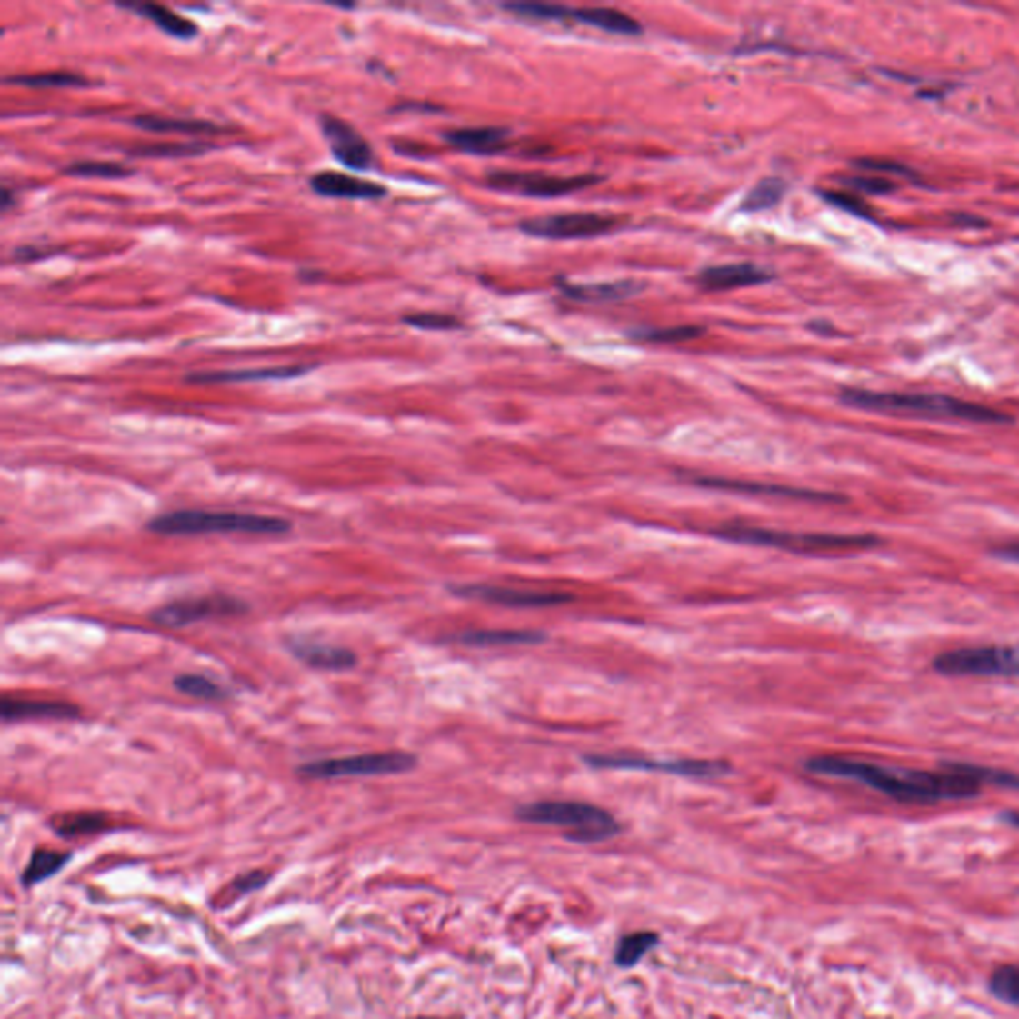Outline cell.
<instances>
[{"label": "cell", "instance_id": "obj_1", "mask_svg": "<svg viewBox=\"0 0 1019 1019\" xmlns=\"http://www.w3.org/2000/svg\"><path fill=\"white\" fill-rule=\"evenodd\" d=\"M804 771L833 779H848L870 786L872 791L884 794L898 803H938L964 801L982 793V784L974 776L962 773L952 761L942 763L940 771H910L890 769L868 761L846 759V756H811L803 763Z\"/></svg>", "mask_w": 1019, "mask_h": 1019}, {"label": "cell", "instance_id": "obj_2", "mask_svg": "<svg viewBox=\"0 0 1019 1019\" xmlns=\"http://www.w3.org/2000/svg\"><path fill=\"white\" fill-rule=\"evenodd\" d=\"M840 403L858 408V411L916 416L930 420H964L975 425H1010L1014 418L995 408L978 403H968L962 398L932 393H880L866 388H843Z\"/></svg>", "mask_w": 1019, "mask_h": 1019}, {"label": "cell", "instance_id": "obj_3", "mask_svg": "<svg viewBox=\"0 0 1019 1019\" xmlns=\"http://www.w3.org/2000/svg\"><path fill=\"white\" fill-rule=\"evenodd\" d=\"M711 538L756 545V548H774L796 555H844L876 548L882 540L874 534H831V532H786L774 528L753 526L743 522H724L709 528Z\"/></svg>", "mask_w": 1019, "mask_h": 1019}, {"label": "cell", "instance_id": "obj_4", "mask_svg": "<svg viewBox=\"0 0 1019 1019\" xmlns=\"http://www.w3.org/2000/svg\"><path fill=\"white\" fill-rule=\"evenodd\" d=\"M514 816L528 824L562 828L575 844H597L622 833V824L605 808L584 801H535L520 804Z\"/></svg>", "mask_w": 1019, "mask_h": 1019}, {"label": "cell", "instance_id": "obj_5", "mask_svg": "<svg viewBox=\"0 0 1019 1019\" xmlns=\"http://www.w3.org/2000/svg\"><path fill=\"white\" fill-rule=\"evenodd\" d=\"M148 528L160 535H202L215 532H244L257 535H283L291 530V522L277 516L245 512L215 510H175L155 516Z\"/></svg>", "mask_w": 1019, "mask_h": 1019}, {"label": "cell", "instance_id": "obj_6", "mask_svg": "<svg viewBox=\"0 0 1019 1019\" xmlns=\"http://www.w3.org/2000/svg\"><path fill=\"white\" fill-rule=\"evenodd\" d=\"M584 764L590 769H607V771H645L661 773L671 776H683V779H721L731 774L733 766L727 761H707V759H679V761H657L651 756L634 754V753H587L582 756Z\"/></svg>", "mask_w": 1019, "mask_h": 1019}, {"label": "cell", "instance_id": "obj_7", "mask_svg": "<svg viewBox=\"0 0 1019 1019\" xmlns=\"http://www.w3.org/2000/svg\"><path fill=\"white\" fill-rule=\"evenodd\" d=\"M932 669L945 677H1019V647L950 649L932 659Z\"/></svg>", "mask_w": 1019, "mask_h": 1019}, {"label": "cell", "instance_id": "obj_8", "mask_svg": "<svg viewBox=\"0 0 1019 1019\" xmlns=\"http://www.w3.org/2000/svg\"><path fill=\"white\" fill-rule=\"evenodd\" d=\"M418 764L416 754L406 751H385V753H365L353 756H341V759L313 761L297 766V774L303 779L325 781V779H349V776H386L403 774L413 771Z\"/></svg>", "mask_w": 1019, "mask_h": 1019}, {"label": "cell", "instance_id": "obj_9", "mask_svg": "<svg viewBox=\"0 0 1019 1019\" xmlns=\"http://www.w3.org/2000/svg\"><path fill=\"white\" fill-rule=\"evenodd\" d=\"M450 594L460 600L482 602L502 607H520V609H542V607H560L575 602V595L560 590H522V587H504V585H486V584H460L450 585Z\"/></svg>", "mask_w": 1019, "mask_h": 1019}, {"label": "cell", "instance_id": "obj_10", "mask_svg": "<svg viewBox=\"0 0 1019 1019\" xmlns=\"http://www.w3.org/2000/svg\"><path fill=\"white\" fill-rule=\"evenodd\" d=\"M602 177L597 175H544V174H522V172H494L488 175L486 184L500 192H514L528 197H562L584 187H590Z\"/></svg>", "mask_w": 1019, "mask_h": 1019}, {"label": "cell", "instance_id": "obj_11", "mask_svg": "<svg viewBox=\"0 0 1019 1019\" xmlns=\"http://www.w3.org/2000/svg\"><path fill=\"white\" fill-rule=\"evenodd\" d=\"M687 482L691 486H697V488L731 492V494H747V496L791 498V500L813 502V504H844L846 502L844 496H840V494H834V492L808 490V488L786 486V485H771V482H754V480L723 478V476H689Z\"/></svg>", "mask_w": 1019, "mask_h": 1019}, {"label": "cell", "instance_id": "obj_12", "mask_svg": "<svg viewBox=\"0 0 1019 1019\" xmlns=\"http://www.w3.org/2000/svg\"><path fill=\"white\" fill-rule=\"evenodd\" d=\"M615 227V219L602 214L575 212L526 219L520 224L524 234L542 239H585L604 235Z\"/></svg>", "mask_w": 1019, "mask_h": 1019}, {"label": "cell", "instance_id": "obj_13", "mask_svg": "<svg viewBox=\"0 0 1019 1019\" xmlns=\"http://www.w3.org/2000/svg\"><path fill=\"white\" fill-rule=\"evenodd\" d=\"M247 609V605L235 600L231 595H207V597H194V600H180L172 602L154 609L152 622L162 627L180 629L185 625H192L197 622H204L209 617H222V615H241Z\"/></svg>", "mask_w": 1019, "mask_h": 1019}, {"label": "cell", "instance_id": "obj_14", "mask_svg": "<svg viewBox=\"0 0 1019 1019\" xmlns=\"http://www.w3.org/2000/svg\"><path fill=\"white\" fill-rule=\"evenodd\" d=\"M319 124L323 135L331 144L335 160L356 172H366L375 165V152L371 144L356 132L353 125L335 118L331 114H321Z\"/></svg>", "mask_w": 1019, "mask_h": 1019}, {"label": "cell", "instance_id": "obj_15", "mask_svg": "<svg viewBox=\"0 0 1019 1019\" xmlns=\"http://www.w3.org/2000/svg\"><path fill=\"white\" fill-rule=\"evenodd\" d=\"M773 275L764 269L753 264H727L717 267L703 269L695 277V283L703 291H731L739 287L759 285V283L771 281Z\"/></svg>", "mask_w": 1019, "mask_h": 1019}, {"label": "cell", "instance_id": "obj_16", "mask_svg": "<svg viewBox=\"0 0 1019 1019\" xmlns=\"http://www.w3.org/2000/svg\"><path fill=\"white\" fill-rule=\"evenodd\" d=\"M313 192L337 199H378L386 195V187L361 177L339 172H321L309 180Z\"/></svg>", "mask_w": 1019, "mask_h": 1019}, {"label": "cell", "instance_id": "obj_17", "mask_svg": "<svg viewBox=\"0 0 1019 1019\" xmlns=\"http://www.w3.org/2000/svg\"><path fill=\"white\" fill-rule=\"evenodd\" d=\"M289 651L301 664L321 671H349L356 665V655L351 649L309 642V639H289Z\"/></svg>", "mask_w": 1019, "mask_h": 1019}, {"label": "cell", "instance_id": "obj_18", "mask_svg": "<svg viewBox=\"0 0 1019 1019\" xmlns=\"http://www.w3.org/2000/svg\"><path fill=\"white\" fill-rule=\"evenodd\" d=\"M0 715L6 723L25 719H76L80 709L66 701L18 699L5 695L3 703H0Z\"/></svg>", "mask_w": 1019, "mask_h": 1019}, {"label": "cell", "instance_id": "obj_19", "mask_svg": "<svg viewBox=\"0 0 1019 1019\" xmlns=\"http://www.w3.org/2000/svg\"><path fill=\"white\" fill-rule=\"evenodd\" d=\"M548 635L538 629H472L453 637V642L466 647H524L540 645Z\"/></svg>", "mask_w": 1019, "mask_h": 1019}, {"label": "cell", "instance_id": "obj_20", "mask_svg": "<svg viewBox=\"0 0 1019 1019\" xmlns=\"http://www.w3.org/2000/svg\"><path fill=\"white\" fill-rule=\"evenodd\" d=\"M315 366H269V369L247 371H224V373H192L185 376L194 385H227V383H254V381H283L307 375Z\"/></svg>", "mask_w": 1019, "mask_h": 1019}, {"label": "cell", "instance_id": "obj_21", "mask_svg": "<svg viewBox=\"0 0 1019 1019\" xmlns=\"http://www.w3.org/2000/svg\"><path fill=\"white\" fill-rule=\"evenodd\" d=\"M445 140L460 152L478 155L498 154L510 145L508 130L504 128H458L446 132Z\"/></svg>", "mask_w": 1019, "mask_h": 1019}, {"label": "cell", "instance_id": "obj_22", "mask_svg": "<svg viewBox=\"0 0 1019 1019\" xmlns=\"http://www.w3.org/2000/svg\"><path fill=\"white\" fill-rule=\"evenodd\" d=\"M572 20L587 26L605 30L612 35L639 36L642 25L635 18L615 8H572Z\"/></svg>", "mask_w": 1019, "mask_h": 1019}, {"label": "cell", "instance_id": "obj_23", "mask_svg": "<svg viewBox=\"0 0 1019 1019\" xmlns=\"http://www.w3.org/2000/svg\"><path fill=\"white\" fill-rule=\"evenodd\" d=\"M130 124L138 125L140 130L145 132H160V134H187V135H199V134H222L224 128L217 124L205 122V120H184V118H165V115L155 114H142L130 120Z\"/></svg>", "mask_w": 1019, "mask_h": 1019}, {"label": "cell", "instance_id": "obj_24", "mask_svg": "<svg viewBox=\"0 0 1019 1019\" xmlns=\"http://www.w3.org/2000/svg\"><path fill=\"white\" fill-rule=\"evenodd\" d=\"M124 8H130L135 10V13L142 15L144 18L152 20V23L162 30V33L170 35L174 38H180V40H189L197 35V26L192 23V20H187L184 16H180L174 10H170L167 6L162 5H154V3H144V5H122Z\"/></svg>", "mask_w": 1019, "mask_h": 1019}, {"label": "cell", "instance_id": "obj_25", "mask_svg": "<svg viewBox=\"0 0 1019 1019\" xmlns=\"http://www.w3.org/2000/svg\"><path fill=\"white\" fill-rule=\"evenodd\" d=\"M564 295L575 301L585 303H604V301H622L642 291V285L634 281H615V283H594V285H562Z\"/></svg>", "mask_w": 1019, "mask_h": 1019}, {"label": "cell", "instance_id": "obj_26", "mask_svg": "<svg viewBox=\"0 0 1019 1019\" xmlns=\"http://www.w3.org/2000/svg\"><path fill=\"white\" fill-rule=\"evenodd\" d=\"M50 826L62 838H76L106 831L110 818L104 813H65L52 816Z\"/></svg>", "mask_w": 1019, "mask_h": 1019}, {"label": "cell", "instance_id": "obj_27", "mask_svg": "<svg viewBox=\"0 0 1019 1019\" xmlns=\"http://www.w3.org/2000/svg\"><path fill=\"white\" fill-rule=\"evenodd\" d=\"M72 854L62 853V850H48V848H36L33 856H30L26 868L23 870V882L25 888H33L40 882L52 878L70 863Z\"/></svg>", "mask_w": 1019, "mask_h": 1019}, {"label": "cell", "instance_id": "obj_28", "mask_svg": "<svg viewBox=\"0 0 1019 1019\" xmlns=\"http://www.w3.org/2000/svg\"><path fill=\"white\" fill-rule=\"evenodd\" d=\"M661 944L659 936L655 932H635V934H627L622 940L617 942V948L614 954V960L617 968H634L639 962H642L645 955L657 948Z\"/></svg>", "mask_w": 1019, "mask_h": 1019}, {"label": "cell", "instance_id": "obj_29", "mask_svg": "<svg viewBox=\"0 0 1019 1019\" xmlns=\"http://www.w3.org/2000/svg\"><path fill=\"white\" fill-rule=\"evenodd\" d=\"M786 192V184L781 177H764L756 184L747 197L741 202L743 212H764L781 202Z\"/></svg>", "mask_w": 1019, "mask_h": 1019}, {"label": "cell", "instance_id": "obj_30", "mask_svg": "<svg viewBox=\"0 0 1019 1019\" xmlns=\"http://www.w3.org/2000/svg\"><path fill=\"white\" fill-rule=\"evenodd\" d=\"M174 687L199 701H224L227 697V689L219 685L217 681L209 679L205 675L197 674H184L174 679Z\"/></svg>", "mask_w": 1019, "mask_h": 1019}, {"label": "cell", "instance_id": "obj_31", "mask_svg": "<svg viewBox=\"0 0 1019 1019\" xmlns=\"http://www.w3.org/2000/svg\"><path fill=\"white\" fill-rule=\"evenodd\" d=\"M8 84H18V86L28 88H78L88 86V82L84 76L72 75V72H38V75H18L8 76Z\"/></svg>", "mask_w": 1019, "mask_h": 1019}, {"label": "cell", "instance_id": "obj_32", "mask_svg": "<svg viewBox=\"0 0 1019 1019\" xmlns=\"http://www.w3.org/2000/svg\"><path fill=\"white\" fill-rule=\"evenodd\" d=\"M954 764L958 766L962 773L974 776V779L978 781L980 784L987 783V784L1000 786V789L1019 791V773L1004 771V769H992V766H982V764H974V763H954Z\"/></svg>", "mask_w": 1019, "mask_h": 1019}, {"label": "cell", "instance_id": "obj_33", "mask_svg": "<svg viewBox=\"0 0 1019 1019\" xmlns=\"http://www.w3.org/2000/svg\"><path fill=\"white\" fill-rule=\"evenodd\" d=\"M62 172L72 177H98V180H122L132 174L130 167L114 162H75Z\"/></svg>", "mask_w": 1019, "mask_h": 1019}, {"label": "cell", "instance_id": "obj_34", "mask_svg": "<svg viewBox=\"0 0 1019 1019\" xmlns=\"http://www.w3.org/2000/svg\"><path fill=\"white\" fill-rule=\"evenodd\" d=\"M990 992L1010 1005H1019V965H1000L990 978Z\"/></svg>", "mask_w": 1019, "mask_h": 1019}, {"label": "cell", "instance_id": "obj_35", "mask_svg": "<svg viewBox=\"0 0 1019 1019\" xmlns=\"http://www.w3.org/2000/svg\"><path fill=\"white\" fill-rule=\"evenodd\" d=\"M506 10H512L514 15L522 18H534V20H572V8L564 5H548V3H512L504 5Z\"/></svg>", "mask_w": 1019, "mask_h": 1019}, {"label": "cell", "instance_id": "obj_36", "mask_svg": "<svg viewBox=\"0 0 1019 1019\" xmlns=\"http://www.w3.org/2000/svg\"><path fill=\"white\" fill-rule=\"evenodd\" d=\"M209 150V145L202 142L192 144H150V145H138V148L130 150L134 155H145V157H192L202 155Z\"/></svg>", "mask_w": 1019, "mask_h": 1019}, {"label": "cell", "instance_id": "obj_37", "mask_svg": "<svg viewBox=\"0 0 1019 1019\" xmlns=\"http://www.w3.org/2000/svg\"><path fill=\"white\" fill-rule=\"evenodd\" d=\"M403 323L423 331H453L460 329V321L445 313H411L405 315Z\"/></svg>", "mask_w": 1019, "mask_h": 1019}, {"label": "cell", "instance_id": "obj_38", "mask_svg": "<svg viewBox=\"0 0 1019 1019\" xmlns=\"http://www.w3.org/2000/svg\"><path fill=\"white\" fill-rule=\"evenodd\" d=\"M701 333H703V329L695 327V325H681V327L644 331L642 335H639V337L645 339V341H651V343H683V341L697 339Z\"/></svg>", "mask_w": 1019, "mask_h": 1019}, {"label": "cell", "instance_id": "obj_39", "mask_svg": "<svg viewBox=\"0 0 1019 1019\" xmlns=\"http://www.w3.org/2000/svg\"><path fill=\"white\" fill-rule=\"evenodd\" d=\"M267 882H269L267 872H264V870L247 872V874H239L234 882H231V884L225 890V894H227V892H231V894H234V900H237L239 896L249 894V892H255L259 888H264ZM234 900H231V902H234Z\"/></svg>", "mask_w": 1019, "mask_h": 1019}, {"label": "cell", "instance_id": "obj_40", "mask_svg": "<svg viewBox=\"0 0 1019 1019\" xmlns=\"http://www.w3.org/2000/svg\"><path fill=\"white\" fill-rule=\"evenodd\" d=\"M846 184L850 187H854L856 192H864V194H886L894 189V184L886 180L884 175H854V177H848Z\"/></svg>", "mask_w": 1019, "mask_h": 1019}, {"label": "cell", "instance_id": "obj_41", "mask_svg": "<svg viewBox=\"0 0 1019 1019\" xmlns=\"http://www.w3.org/2000/svg\"><path fill=\"white\" fill-rule=\"evenodd\" d=\"M824 197H826V199H828V202H831V204H834V205H838V207L846 209V212H850V214H854V215H863V217H868V209H866V205H864L863 202H860V199H858V197H854L853 194L834 192V194H824Z\"/></svg>", "mask_w": 1019, "mask_h": 1019}, {"label": "cell", "instance_id": "obj_42", "mask_svg": "<svg viewBox=\"0 0 1019 1019\" xmlns=\"http://www.w3.org/2000/svg\"><path fill=\"white\" fill-rule=\"evenodd\" d=\"M990 554L997 560L1019 564V542H1005V544L992 545Z\"/></svg>", "mask_w": 1019, "mask_h": 1019}, {"label": "cell", "instance_id": "obj_43", "mask_svg": "<svg viewBox=\"0 0 1019 1019\" xmlns=\"http://www.w3.org/2000/svg\"><path fill=\"white\" fill-rule=\"evenodd\" d=\"M45 255H46V251H38L35 247H20V249L15 251V257L18 261H33V259H38V257H45Z\"/></svg>", "mask_w": 1019, "mask_h": 1019}, {"label": "cell", "instance_id": "obj_44", "mask_svg": "<svg viewBox=\"0 0 1019 1019\" xmlns=\"http://www.w3.org/2000/svg\"><path fill=\"white\" fill-rule=\"evenodd\" d=\"M1000 818H1002V823L1010 824L1019 831V811H1005V813L1000 814Z\"/></svg>", "mask_w": 1019, "mask_h": 1019}, {"label": "cell", "instance_id": "obj_45", "mask_svg": "<svg viewBox=\"0 0 1019 1019\" xmlns=\"http://www.w3.org/2000/svg\"><path fill=\"white\" fill-rule=\"evenodd\" d=\"M411 1019H440V1017H411Z\"/></svg>", "mask_w": 1019, "mask_h": 1019}]
</instances>
